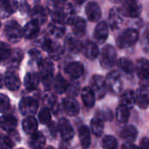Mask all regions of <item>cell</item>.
<instances>
[{"label": "cell", "mask_w": 149, "mask_h": 149, "mask_svg": "<svg viewBox=\"0 0 149 149\" xmlns=\"http://www.w3.org/2000/svg\"><path fill=\"white\" fill-rule=\"evenodd\" d=\"M139 40V33L132 28L123 30L117 37L116 43L119 48H129L135 45Z\"/></svg>", "instance_id": "obj_1"}, {"label": "cell", "mask_w": 149, "mask_h": 149, "mask_svg": "<svg viewBox=\"0 0 149 149\" xmlns=\"http://www.w3.org/2000/svg\"><path fill=\"white\" fill-rule=\"evenodd\" d=\"M40 77L46 87H49L53 82L54 66L50 59H42L39 62Z\"/></svg>", "instance_id": "obj_2"}, {"label": "cell", "mask_w": 149, "mask_h": 149, "mask_svg": "<svg viewBox=\"0 0 149 149\" xmlns=\"http://www.w3.org/2000/svg\"><path fill=\"white\" fill-rule=\"evenodd\" d=\"M99 61L104 69L111 68L117 61V52L111 45L104 46L99 54Z\"/></svg>", "instance_id": "obj_3"}, {"label": "cell", "mask_w": 149, "mask_h": 149, "mask_svg": "<svg viewBox=\"0 0 149 149\" xmlns=\"http://www.w3.org/2000/svg\"><path fill=\"white\" fill-rule=\"evenodd\" d=\"M123 16L128 18H137L142 12V6L139 0H122L119 8Z\"/></svg>", "instance_id": "obj_4"}, {"label": "cell", "mask_w": 149, "mask_h": 149, "mask_svg": "<svg viewBox=\"0 0 149 149\" xmlns=\"http://www.w3.org/2000/svg\"><path fill=\"white\" fill-rule=\"evenodd\" d=\"M41 47L48 54L51 59L55 61L60 60L64 53V49L60 44L47 38L41 41Z\"/></svg>", "instance_id": "obj_5"}, {"label": "cell", "mask_w": 149, "mask_h": 149, "mask_svg": "<svg viewBox=\"0 0 149 149\" xmlns=\"http://www.w3.org/2000/svg\"><path fill=\"white\" fill-rule=\"evenodd\" d=\"M105 81L107 84V89L111 93L117 95L122 91L123 83L120 74L118 71L113 70L109 72L105 78Z\"/></svg>", "instance_id": "obj_6"}, {"label": "cell", "mask_w": 149, "mask_h": 149, "mask_svg": "<svg viewBox=\"0 0 149 149\" xmlns=\"http://www.w3.org/2000/svg\"><path fill=\"white\" fill-rule=\"evenodd\" d=\"M91 88L95 93V96L97 99H102L107 91V84L105 79L99 74H94L91 79Z\"/></svg>", "instance_id": "obj_7"}, {"label": "cell", "mask_w": 149, "mask_h": 149, "mask_svg": "<svg viewBox=\"0 0 149 149\" xmlns=\"http://www.w3.org/2000/svg\"><path fill=\"white\" fill-rule=\"evenodd\" d=\"M5 33L10 42H19L23 36V29L14 20L9 21L5 27Z\"/></svg>", "instance_id": "obj_8"}, {"label": "cell", "mask_w": 149, "mask_h": 149, "mask_svg": "<svg viewBox=\"0 0 149 149\" xmlns=\"http://www.w3.org/2000/svg\"><path fill=\"white\" fill-rule=\"evenodd\" d=\"M39 104L36 99L33 97H24L19 103V111L24 116H33L38 110Z\"/></svg>", "instance_id": "obj_9"}, {"label": "cell", "mask_w": 149, "mask_h": 149, "mask_svg": "<svg viewBox=\"0 0 149 149\" xmlns=\"http://www.w3.org/2000/svg\"><path fill=\"white\" fill-rule=\"evenodd\" d=\"M18 8V0H0V18H8Z\"/></svg>", "instance_id": "obj_10"}, {"label": "cell", "mask_w": 149, "mask_h": 149, "mask_svg": "<svg viewBox=\"0 0 149 149\" xmlns=\"http://www.w3.org/2000/svg\"><path fill=\"white\" fill-rule=\"evenodd\" d=\"M59 132L64 141L71 140L74 136V131L70 124V122L66 118H61L58 124Z\"/></svg>", "instance_id": "obj_11"}, {"label": "cell", "mask_w": 149, "mask_h": 149, "mask_svg": "<svg viewBox=\"0 0 149 149\" xmlns=\"http://www.w3.org/2000/svg\"><path fill=\"white\" fill-rule=\"evenodd\" d=\"M84 65L79 61H73L68 64L65 68V72L71 79H79L84 74Z\"/></svg>", "instance_id": "obj_12"}, {"label": "cell", "mask_w": 149, "mask_h": 149, "mask_svg": "<svg viewBox=\"0 0 149 149\" xmlns=\"http://www.w3.org/2000/svg\"><path fill=\"white\" fill-rule=\"evenodd\" d=\"M109 35V26L105 21L99 22L94 31V39L99 44H103L106 41Z\"/></svg>", "instance_id": "obj_13"}, {"label": "cell", "mask_w": 149, "mask_h": 149, "mask_svg": "<svg viewBox=\"0 0 149 149\" xmlns=\"http://www.w3.org/2000/svg\"><path fill=\"white\" fill-rule=\"evenodd\" d=\"M62 106L64 111L71 117L78 115L80 107L77 101L73 97H66L62 100Z\"/></svg>", "instance_id": "obj_14"}, {"label": "cell", "mask_w": 149, "mask_h": 149, "mask_svg": "<svg viewBox=\"0 0 149 149\" xmlns=\"http://www.w3.org/2000/svg\"><path fill=\"white\" fill-rule=\"evenodd\" d=\"M85 12L87 18L91 22H97L102 16V12L100 6L96 2H89L86 5Z\"/></svg>", "instance_id": "obj_15"}, {"label": "cell", "mask_w": 149, "mask_h": 149, "mask_svg": "<svg viewBox=\"0 0 149 149\" xmlns=\"http://www.w3.org/2000/svg\"><path fill=\"white\" fill-rule=\"evenodd\" d=\"M76 18V11L71 4H64L61 6V23L70 24Z\"/></svg>", "instance_id": "obj_16"}, {"label": "cell", "mask_w": 149, "mask_h": 149, "mask_svg": "<svg viewBox=\"0 0 149 149\" xmlns=\"http://www.w3.org/2000/svg\"><path fill=\"white\" fill-rule=\"evenodd\" d=\"M5 84L6 87L13 91H18L20 87V80L18 74L13 71L9 70L6 72V76H5Z\"/></svg>", "instance_id": "obj_17"}, {"label": "cell", "mask_w": 149, "mask_h": 149, "mask_svg": "<svg viewBox=\"0 0 149 149\" xmlns=\"http://www.w3.org/2000/svg\"><path fill=\"white\" fill-rule=\"evenodd\" d=\"M82 53L89 60H95L100 54L97 45L91 40H87L83 44Z\"/></svg>", "instance_id": "obj_18"}, {"label": "cell", "mask_w": 149, "mask_h": 149, "mask_svg": "<svg viewBox=\"0 0 149 149\" xmlns=\"http://www.w3.org/2000/svg\"><path fill=\"white\" fill-rule=\"evenodd\" d=\"M65 47L69 52L73 54H78L79 52H82L83 49V44L78 40L77 36L74 35H68L65 39Z\"/></svg>", "instance_id": "obj_19"}, {"label": "cell", "mask_w": 149, "mask_h": 149, "mask_svg": "<svg viewBox=\"0 0 149 149\" xmlns=\"http://www.w3.org/2000/svg\"><path fill=\"white\" fill-rule=\"evenodd\" d=\"M23 57H24V54H23V51L21 49L13 50L12 52L10 57L6 61H7V68H9V70L14 71L15 69H17L19 67V65L23 60Z\"/></svg>", "instance_id": "obj_20"}, {"label": "cell", "mask_w": 149, "mask_h": 149, "mask_svg": "<svg viewBox=\"0 0 149 149\" xmlns=\"http://www.w3.org/2000/svg\"><path fill=\"white\" fill-rule=\"evenodd\" d=\"M135 71L141 80L149 78V61L146 59H139L135 65Z\"/></svg>", "instance_id": "obj_21"}, {"label": "cell", "mask_w": 149, "mask_h": 149, "mask_svg": "<svg viewBox=\"0 0 149 149\" xmlns=\"http://www.w3.org/2000/svg\"><path fill=\"white\" fill-rule=\"evenodd\" d=\"M135 104L141 109H146L149 106V95L145 88H140L135 92Z\"/></svg>", "instance_id": "obj_22"}, {"label": "cell", "mask_w": 149, "mask_h": 149, "mask_svg": "<svg viewBox=\"0 0 149 149\" xmlns=\"http://www.w3.org/2000/svg\"><path fill=\"white\" fill-rule=\"evenodd\" d=\"M71 27L73 33L77 37H82L86 33V22L83 18H74V19L71 23Z\"/></svg>", "instance_id": "obj_23"}, {"label": "cell", "mask_w": 149, "mask_h": 149, "mask_svg": "<svg viewBox=\"0 0 149 149\" xmlns=\"http://www.w3.org/2000/svg\"><path fill=\"white\" fill-rule=\"evenodd\" d=\"M17 118L13 115H5L0 118V126L6 132H13L17 126Z\"/></svg>", "instance_id": "obj_24"}, {"label": "cell", "mask_w": 149, "mask_h": 149, "mask_svg": "<svg viewBox=\"0 0 149 149\" xmlns=\"http://www.w3.org/2000/svg\"><path fill=\"white\" fill-rule=\"evenodd\" d=\"M122 13H120L119 9H116V8H112L110 11L109 13V26H111V28L113 30L118 29L120 25L122 24L123 19H122Z\"/></svg>", "instance_id": "obj_25"}, {"label": "cell", "mask_w": 149, "mask_h": 149, "mask_svg": "<svg viewBox=\"0 0 149 149\" xmlns=\"http://www.w3.org/2000/svg\"><path fill=\"white\" fill-rule=\"evenodd\" d=\"M40 77L38 74L34 73V72H30L27 73L25 77V80H24V84H25V87L26 90L28 91H33L35 90L40 83Z\"/></svg>", "instance_id": "obj_26"}, {"label": "cell", "mask_w": 149, "mask_h": 149, "mask_svg": "<svg viewBox=\"0 0 149 149\" xmlns=\"http://www.w3.org/2000/svg\"><path fill=\"white\" fill-rule=\"evenodd\" d=\"M31 17L32 19L35 22H37L40 26L44 24L47 21V13L46 10L40 6H36L33 11L31 12Z\"/></svg>", "instance_id": "obj_27"}, {"label": "cell", "mask_w": 149, "mask_h": 149, "mask_svg": "<svg viewBox=\"0 0 149 149\" xmlns=\"http://www.w3.org/2000/svg\"><path fill=\"white\" fill-rule=\"evenodd\" d=\"M81 97H82V100L86 107L92 108L94 106L97 97L91 87H84L82 90Z\"/></svg>", "instance_id": "obj_28"}, {"label": "cell", "mask_w": 149, "mask_h": 149, "mask_svg": "<svg viewBox=\"0 0 149 149\" xmlns=\"http://www.w3.org/2000/svg\"><path fill=\"white\" fill-rule=\"evenodd\" d=\"M40 32V25L32 20L31 22H28L23 28V36L26 39H33L35 38Z\"/></svg>", "instance_id": "obj_29"}, {"label": "cell", "mask_w": 149, "mask_h": 149, "mask_svg": "<svg viewBox=\"0 0 149 149\" xmlns=\"http://www.w3.org/2000/svg\"><path fill=\"white\" fill-rule=\"evenodd\" d=\"M137 136H138V130L133 125H128L125 127L120 133L121 139L126 141L127 143H132L133 141H135Z\"/></svg>", "instance_id": "obj_30"}, {"label": "cell", "mask_w": 149, "mask_h": 149, "mask_svg": "<svg viewBox=\"0 0 149 149\" xmlns=\"http://www.w3.org/2000/svg\"><path fill=\"white\" fill-rule=\"evenodd\" d=\"M46 144V139L44 135L40 132H35L32 134L29 139V145L32 149H42Z\"/></svg>", "instance_id": "obj_31"}, {"label": "cell", "mask_w": 149, "mask_h": 149, "mask_svg": "<svg viewBox=\"0 0 149 149\" xmlns=\"http://www.w3.org/2000/svg\"><path fill=\"white\" fill-rule=\"evenodd\" d=\"M22 127L23 130L27 134H33L37 131L38 128V122L36 118L33 116H28L26 117L22 123Z\"/></svg>", "instance_id": "obj_32"}, {"label": "cell", "mask_w": 149, "mask_h": 149, "mask_svg": "<svg viewBox=\"0 0 149 149\" xmlns=\"http://www.w3.org/2000/svg\"><path fill=\"white\" fill-rule=\"evenodd\" d=\"M48 31L55 38H61L65 34L66 30H65L64 24L58 21L52 20V22L48 26Z\"/></svg>", "instance_id": "obj_33"}, {"label": "cell", "mask_w": 149, "mask_h": 149, "mask_svg": "<svg viewBox=\"0 0 149 149\" xmlns=\"http://www.w3.org/2000/svg\"><path fill=\"white\" fill-rule=\"evenodd\" d=\"M78 135L80 139L81 145L84 148H88L91 145V132L86 125H82L78 129Z\"/></svg>", "instance_id": "obj_34"}, {"label": "cell", "mask_w": 149, "mask_h": 149, "mask_svg": "<svg viewBox=\"0 0 149 149\" xmlns=\"http://www.w3.org/2000/svg\"><path fill=\"white\" fill-rule=\"evenodd\" d=\"M53 84H54V89L55 92H57L58 94H62L66 92L68 89V84L60 74H57L56 77L54 78Z\"/></svg>", "instance_id": "obj_35"}, {"label": "cell", "mask_w": 149, "mask_h": 149, "mask_svg": "<svg viewBox=\"0 0 149 149\" xmlns=\"http://www.w3.org/2000/svg\"><path fill=\"white\" fill-rule=\"evenodd\" d=\"M135 104V92L132 91H125L120 97V104L132 109Z\"/></svg>", "instance_id": "obj_36"}, {"label": "cell", "mask_w": 149, "mask_h": 149, "mask_svg": "<svg viewBox=\"0 0 149 149\" xmlns=\"http://www.w3.org/2000/svg\"><path fill=\"white\" fill-rule=\"evenodd\" d=\"M118 67L124 73H125L127 74H132L134 72V70H135V67H134L133 62L131 60H129L127 58H125V57H122L118 61Z\"/></svg>", "instance_id": "obj_37"}, {"label": "cell", "mask_w": 149, "mask_h": 149, "mask_svg": "<svg viewBox=\"0 0 149 149\" xmlns=\"http://www.w3.org/2000/svg\"><path fill=\"white\" fill-rule=\"evenodd\" d=\"M129 117H130V109L125 105L120 104L116 111L117 120L121 124H125L128 121Z\"/></svg>", "instance_id": "obj_38"}, {"label": "cell", "mask_w": 149, "mask_h": 149, "mask_svg": "<svg viewBox=\"0 0 149 149\" xmlns=\"http://www.w3.org/2000/svg\"><path fill=\"white\" fill-rule=\"evenodd\" d=\"M91 128L92 133L96 136H101L104 132V122L101 118L96 117L91 121Z\"/></svg>", "instance_id": "obj_39"}, {"label": "cell", "mask_w": 149, "mask_h": 149, "mask_svg": "<svg viewBox=\"0 0 149 149\" xmlns=\"http://www.w3.org/2000/svg\"><path fill=\"white\" fill-rule=\"evenodd\" d=\"M102 145L104 149H118V146L117 139L111 135L104 136L103 139Z\"/></svg>", "instance_id": "obj_40"}, {"label": "cell", "mask_w": 149, "mask_h": 149, "mask_svg": "<svg viewBox=\"0 0 149 149\" xmlns=\"http://www.w3.org/2000/svg\"><path fill=\"white\" fill-rule=\"evenodd\" d=\"M11 47L5 42H0V61H7L12 54Z\"/></svg>", "instance_id": "obj_41"}, {"label": "cell", "mask_w": 149, "mask_h": 149, "mask_svg": "<svg viewBox=\"0 0 149 149\" xmlns=\"http://www.w3.org/2000/svg\"><path fill=\"white\" fill-rule=\"evenodd\" d=\"M141 47L143 51L149 55V29H146L141 36Z\"/></svg>", "instance_id": "obj_42"}, {"label": "cell", "mask_w": 149, "mask_h": 149, "mask_svg": "<svg viewBox=\"0 0 149 149\" xmlns=\"http://www.w3.org/2000/svg\"><path fill=\"white\" fill-rule=\"evenodd\" d=\"M39 120L41 124H48L51 121V113L48 108H42L39 113Z\"/></svg>", "instance_id": "obj_43"}, {"label": "cell", "mask_w": 149, "mask_h": 149, "mask_svg": "<svg viewBox=\"0 0 149 149\" xmlns=\"http://www.w3.org/2000/svg\"><path fill=\"white\" fill-rule=\"evenodd\" d=\"M13 141L12 138L5 135L0 136V149H13Z\"/></svg>", "instance_id": "obj_44"}, {"label": "cell", "mask_w": 149, "mask_h": 149, "mask_svg": "<svg viewBox=\"0 0 149 149\" xmlns=\"http://www.w3.org/2000/svg\"><path fill=\"white\" fill-rule=\"evenodd\" d=\"M10 108V99L7 96L0 94V112H6Z\"/></svg>", "instance_id": "obj_45"}, {"label": "cell", "mask_w": 149, "mask_h": 149, "mask_svg": "<svg viewBox=\"0 0 149 149\" xmlns=\"http://www.w3.org/2000/svg\"><path fill=\"white\" fill-rule=\"evenodd\" d=\"M29 55H30V57H31L32 59H33L34 61H38V62H40V61L42 60V58H41V54H40V52L39 50H37V49H31V50L29 51Z\"/></svg>", "instance_id": "obj_46"}, {"label": "cell", "mask_w": 149, "mask_h": 149, "mask_svg": "<svg viewBox=\"0 0 149 149\" xmlns=\"http://www.w3.org/2000/svg\"><path fill=\"white\" fill-rule=\"evenodd\" d=\"M19 11L21 13H26L29 12V6L26 2V0H21L19 5Z\"/></svg>", "instance_id": "obj_47"}, {"label": "cell", "mask_w": 149, "mask_h": 149, "mask_svg": "<svg viewBox=\"0 0 149 149\" xmlns=\"http://www.w3.org/2000/svg\"><path fill=\"white\" fill-rule=\"evenodd\" d=\"M140 149H149V139L143 138L140 141Z\"/></svg>", "instance_id": "obj_48"}, {"label": "cell", "mask_w": 149, "mask_h": 149, "mask_svg": "<svg viewBox=\"0 0 149 149\" xmlns=\"http://www.w3.org/2000/svg\"><path fill=\"white\" fill-rule=\"evenodd\" d=\"M122 149H139L137 146L133 145L132 143H126L122 146Z\"/></svg>", "instance_id": "obj_49"}, {"label": "cell", "mask_w": 149, "mask_h": 149, "mask_svg": "<svg viewBox=\"0 0 149 149\" xmlns=\"http://www.w3.org/2000/svg\"><path fill=\"white\" fill-rule=\"evenodd\" d=\"M49 130H50V132H51V133H52V135H55L56 134V131H57V127H56V125H55V124L54 123V122H52L50 125H49Z\"/></svg>", "instance_id": "obj_50"}, {"label": "cell", "mask_w": 149, "mask_h": 149, "mask_svg": "<svg viewBox=\"0 0 149 149\" xmlns=\"http://www.w3.org/2000/svg\"><path fill=\"white\" fill-rule=\"evenodd\" d=\"M53 1H54L55 4H57V5L62 6V5H64V4H66L67 0H53Z\"/></svg>", "instance_id": "obj_51"}, {"label": "cell", "mask_w": 149, "mask_h": 149, "mask_svg": "<svg viewBox=\"0 0 149 149\" xmlns=\"http://www.w3.org/2000/svg\"><path fill=\"white\" fill-rule=\"evenodd\" d=\"M74 2H76L77 4H79V5H81V4H84L85 1H87V0H74Z\"/></svg>", "instance_id": "obj_52"}, {"label": "cell", "mask_w": 149, "mask_h": 149, "mask_svg": "<svg viewBox=\"0 0 149 149\" xmlns=\"http://www.w3.org/2000/svg\"><path fill=\"white\" fill-rule=\"evenodd\" d=\"M4 79H5V78H3L2 74H0V89L2 88V85H3V81H4Z\"/></svg>", "instance_id": "obj_53"}, {"label": "cell", "mask_w": 149, "mask_h": 149, "mask_svg": "<svg viewBox=\"0 0 149 149\" xmlns=\"http://www.w3.org/2000/svg\"><path fill=\"white\" fill-rule=\"evenodd\" d=\"M120 1H122V0H111V2H113V3H118Z\"/></svg>", "instance_id": "obj_54"}, {"label": "cell", "mask_w": 149, "mask_h": 149, "mask_svg": "<svg viewBox=\"0 0 149 149\" xmlns=\"http://www.w3.org/2000/svg\"><path fill=\"white\" fill-rule=\"evenodd\" d=\"M60 149H68L66 146H61V147H60Z\"/></svg>", "instance_id": "obj_55"}, {"label": "cell", "mask_w": 149, "mask_h": 149, "mask_svg": "<svg viewBox=\"0 0 149 149\" xmlns=\"http://www.w3.org/2000/svg\"><path fill=\"white\" fill-rule=\"evenodd\" d=\"M45 149H54L53 146H47V147H46Z\"/></svg>", "instance_id": "obj_56"}, {"label": "cell", "mask_w": 149, "mask_h": 149, "mask_svg": "<svg viewBox=\"0 0 149 149\" xmlns=\"http://www.w3.org/2000/svg\"><path fill=\"white\" fill-rule=\"evenodd\" d=\"M0 26H1V22H0Z\"/></svg>", "instance_id": "obj_57"}, {"label": "cell", "mask_w": 149, "mask_h": 149, "mask_svg": "<svg viewBox=\"0 0 149 149\" xmlns=\"http://www.w3.org/2000/svg\"><path fill=\"white\" fill-rule=\"evenodd\" d=\"M19 149H23V148H19Z\"/></svg>", "instance_id": "obj_58"}]
</instances>
